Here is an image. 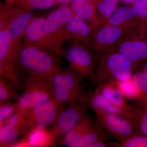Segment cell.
<instances>
[{
    "instance_id": "cell-1",
    "label": "cell",
    "mask_w": 147,
    "mask_h": 147,
    "mask_svg": "<svg viewBox=\"0 0 147 147\" xmlns=\"http://www.w3.org/2000/svg\"><path fill=\"white\" fill-rule=\"evenodd\" d=\"M18 60L21 65L31 73L33 79L50 81L59 69L51 55L36 45H26L21 49Z\"/></svg>"
},
{
    "instance_id": "cell-2",
    "label": "cell",
    "mask_w": 147,
    "mask_h": 147,
    "mask_svg": "<svg viewBox=\"0 0 147 147\" xmlns=\"http://www.w3.org/2000/svg\"><path fill=\"white\" fill-rule=\"evenodd\" d=\"M82 78L71 69L68 70L59 69L50 80L53 99L61 105L73 101L79 95Z\"/></svg>"
},
{
    "instance_id": "cell-3",
    "label": "cell",
    "mask_w": 147,
    "mask_h": 147,
    "mask_svg": "<svg viewBox=\"0 0 147 147\" xmlns=\"http://www.w3.org/2000/svg\"><path fill=\"white\" fill-rule=\"evenodd\" d=\"M87 103L76 98L67 108L61 111L54 123L52 133L55 136L64 135L76 127L86 117Z\"/></svg>"
},
{
    "instance_id": "cell-4",
    "label": "cell",
    "mask_w": 147,
    "mask_h": 147,
    "mask_svg": "<svg viewBox=\"0 0 147 147\" xmlns=\"http://www.w3.org/2000/svg\"><path fill=\"white\" fill-rule=\"evenodd\" d=\"M32 80L18 98L17 104L20 110L27 111L53 99V88L50 81L34 79Z\"/></svg>"
},
{
    "instance_id": "cell-5",
    "label": "cell",
    "mask_w": 147,
    "mask_h": 147,
    "mask_svg": "<svg viewBox=\"0 0 147 147\" xmlns=\"http://www.w3.org/2000/svg\"><path fill=\"white\" fill-rule=\"evenodd\" d=\"M97 123L108 134L119 141L135 133L134 123L122 116L100 110H94Z\"/></svg>"
},
{
    "instance_id": "cell-6",
    "label": "cell",
    "mask_w": 147,
    "mask_h": 147,
    "mask_svg": "<svg viewBox=\"0 0 147 147\" xmlns=\"http://www.w3.org/2000/svg\"><path fill=\"white\" fill-rule=\"evenodd\" d=\"M60 106L52 99L24 111L27 128L30 129L36 127L46 128L54 123L60 113L59 108Z\"/></svg>"
},
{
    "instance_id": "cell-7",
    "label": "cell",
    "mask_w": 147,
    "mask_h": 147,
    "mask_svg": "<svg viewBox=\"0 0 147 147\" xmlns=\"http://www.w3.org/2000/svg\"><path fill=\"white\" fill-rule=\"evenodd\" d=\"M65 57L71 69L82 78L97 80V77L94 72L93 59L86 48L80 45H74L67 50Z\"/></svg>"
},
{
    "instance_id": "cell-8",
    "label": "cell",
    "mask_w": 147,
    "mask_h": 147,
    "mask_svg": "<svg viewBox=\"0 0 147 147\" xmlns=\"http://www.w3.org/2000/svg\"><path fill=\"white\" fill-rule=\"evenodd\" d=\"M10 31L5 26H1L0 30V67L2 75L11 76L13 74V62L19 53L16 52Z\"/></svg>"
},
{
    "instance_id": "cell-9",
    "label": "cell",
    "mask_w": 147,
    "mask_h": 147,
    "mask_svg": "<svg viewBox=\"0 0 147 147\" xmlns=\"http://www.w3.org/2000/svg\"><path fill=\"white\" fill-rule=\"evenodd\" d=\"M73 14L70 6L64 5L45 17L44 28L50 43H53V37L56 35L57 36V34H64L66 25Z\"/></svg>"
},
{
    "instance_id": "cell-10",
    "label": "cell",
    "mask_w": 147,
    "mask_h": 147,
    "mask_svg": "<svg viewBox=\"0 0 147 147\" xmlns=\"http://www.w3.org/2000/svg\"><path fill=\"white\" fill-rule=\"evenodd\" d=\"M106 67L111 78L110 81H125L131 79L133 64L119 52L110 54L106 60Z\"/></svg>"
},
{
    "instance_id": "cell-11",
    "label": "cell",
    "mask_w": 147,
    "mask_h": 147,
    "mask_svg": "<svg viewBox=\"0 0 147 147\" xmlns=\"http://www.w3.org/2000/svg\"><path fill=\"white\" fill-rule=\"evenodd\" d=\"M9 16L8 20L1 26L5 25L10 31L13 42L18 47V40L24 35L26 29L29 23L33 18L32 13L30 11L9 6Z\"/></svg>"
},
{
    "instance_id": "cell-12",
    "label": "cell",
    "mask_w": 147,
    "mask_h": 147,
    "mask_svg": "<svg viewBox=\"0 0 147 147\" xmlns=\"http://www.w3.org/2000/svg\"><path fill=\"white\" fill-rule=\"evenodd\" d=\"M119 52L134 65L140 63L147 59V45L144 40L124 41L119 45Z\"/></svg>"
},
{
    "instance_id": "cell-13",
    "label": "cell",
    "mask_w": 147,
    "mask_h": 147,
    "mask_svg": "<svg viewBox=\"0 0 147 147\" xmlns=\"http://www.w3.org/2000/svg\"><path fill=\"white\" fill-rule=\"evenodd\" d=\"M45 17L40 16L33 18L26 29L24 36L26 45H36L39 47L41 45L49 44L47 35L44 28Z\"/></svg>"
},
{
    "instance_id": "cell-14",
    "label": "cell",
    "mask_w": 147,
    "mask_h": 147,
    "mask_svg": "<svg viewBox=\"0 0 147 147\" xmlns=\"http://www.w3.org/2000/svg\"><path fill=\"white\" fill-rule=\"evenodd\" d=\"M97 89L111 103L130 113L133 117L134 106L127 103L126 98L116 88L114 82L101 83Z\"/></svg>"
},
{
    "instance_id": "cell-15",
    "label": "cell",
    "mask_w": 147,
    "mask_h": 147,
    "mask_svg": "<svg viewBox=\"0 0 147 147\" xmlns=\"http://www.w3.org/2000/svg\"><path fill=\"white\" fill-rule=\"evenodd\" d=\"M88 102L93 110H102L122 116L130 120L132 118L131 114L111 103L97 89L91 96Z\"/></svg>"
},
{
    "instance_id": "cell-16",
    "label": "cell",
    "mask_w": 147,
    "mask_h": 147,
    "mask_svg": "<svg viewBox=\"0 0 147 147\" xmlns=\"http://www.w3.org/2000/svg\"><path fill=\"white\" fill-rule=\"evenodd\" d=\"M30 132L25 141L27 146L42 147L52 145L54 134L45 128L36 127L30 129Z\"/></svg>"
},
{
    "instance_id": "cell-17",
    "label": "cell",
    "mask_w": 147,
    "mask_h": 147,
    "mask_svg": "<svg viewBox=\"0 0 147 147\" xmlns=\"http://www.w3.org/2000/svg\"><path fill=\"white\" fill-rule=\"evenodd\" d=\"M69 4L74 14L82 20L88 23L94 19L96 8L94 3L89 0H72Z\"/></svg>"
},
{
    "instance_id": "cell-18",
    "label": "cell",
    "mask_w": 147,
    "mask_h": 147,
    "mask_svg": "<svg viewBox=\"0 0 147 147\" xmlns=\"http://www.w3.org/2000/svg\"><path fill=\"white\" fill-rule=\"evenodd\" d=\"M65 34L77 38H84L90 36L91 28L87 22L74 14L65 27Z\"/></svg>"
},
{
    "instance_id": "cell-19",
    "label": "cell",
    "mask_w": 147,
    "mask_h": 147,
    "mask_svg": "<svg viewBox=\"0 0 147 147\" xmlns=\"http://www.w3.org/2000/svg\"><path fill=\"white\" fill-rule=\"evenodd\" d=\"M122 34L120 26L108 25L98 31L95 36L97 43L102 45H110L117 42Z\"/></svg>"
},
{
    "instance_id": "cell-20",
    "label": "cell",
    "mask_w": 147,
    "mask_h": 147,
    "mask_svg": "<svg viewBox=\"0 0 147 147\" xmlns=\"http://www.w3.org/2000/svg\"><path fill=\"white\" fill-rule=\"evenodd\" d=\"M94 124L92 120L86 116L76 127L64 135V145L73 147L74 144Z\"/></svg>"
},
{
    "instance_id": "cell-21",
    "label": "cell",
    "mask_w": 147,
    "mask_h": 147,
    "mask_svg": "<svg viewBox=\"0 0 147 147\" xmlns=\"http://www.w3.org/2000/svg\"><path fill=\"white\" fill-rule=\"evenodd\" d=\"M7 6L28 11L44 10L57 4L55 0H7Z\"/></svg>"
},
{
    "instance_id": "cell-22",
    "label": "cell",
    "mask_w": 147,
    "mask_h": 147,
    "mask_svg": "<svg viewBox=\"0 0 147 147\" xmlns=\"http://www.w3.org/2000/svg\"><path fill=\"white\" fill-rule=\"evenodd\" d=\"M108 135V133L96 122L79 139L73 147H89L90 145L96 141H105Z\"/></svg>"
},
{
    "instance_id": "cell-23",
    "label": "cell",
    "mask_w": 147,
    "mask_h": 147,
    "mask_svg": "<svg viewBox=\"0 0 147 147\" xmlns=\"http://www.w3.org/2000/svg\"><path fill=\"white\" fill-rule=\"evenodd\" d=\"M24 125H16L4 123L1 124L0 142L2 145H10L15 143L21 133L27 129Z\"/></svg>"
},
{
    "instance_id": "cell-24",
    "label": "cell",
    "mask_w": 147,
    "mask_h": 147,
    "mask_svg": "<svg viewBox=\"0 0 147 147\" xmlns=\"http://www.w3.org/2000/svg\"><path fill=\"white\" fill-rule=\"evenodd\" d=\"M134 107L132 121L135 127V134L147 136V100H142Z\"/></svg>"
},
{
    "instance_id": "cell-25",
    "label": "cell",
    "mask_w": 147,
    "mask_h": 147,
    "mask_svg": "<svg viewBox=\"0 0 147 147\" xmlns=\"http://www.w3.org/2000/svg\"><path fill=\"white\" fill-rule=\"evenodd\" d=\"M136 16L137 13L133 6H123L117 7L108 18V24L120 26Z\"/></svg>"
},
{
    "instance_id": "cell-26",
    "label": "cell",
    "mask_w": 147,
    "mask_h": 147,
    "mask_svg": "<svg viewBox=\"0 0 147 147\" xmlns=\"http://www.w3.org/2000/svg\"><path fill=\"white\" fill-rule=\"evenodd\" d=\"M114 82L116 88L127 99L138 100L140 101L144 100V96L142 92L131 79L125 81H115Z\"/></svg>"
},
{
    "instance_id": "cell-27",
    "label": "cell",
    "mask_w": 147,
    "mask_h": 147,
    "mask_svg": "<svg viewBox=\"0 0 147 147\" xmlns=\"http://www.w3.org/2000/svg\"><path fill=\"white\" fill-rule=\"evenodd\" d=\"M113 144V146L122 147H147V136L134 134Z\"/></svg>"
},
{
    "instance_id": "cell-28",
    "label": "cell",
    "mask_w": 147,
    "mask_h": 147,
    "mask_svg": "<svg viewBox=\"0 0 147 147\" xmlns=\"http://www.w3.org/2000/svg\"><path fill=\"white\" fill-rule=\"evenodd\" d=\"M119 0H98L97 9L100 15L108 19L117 8Z\"/></svg>"
},
{
    "instance_id": "cell-29",
    "label": "cell",
    "mask_w": 147,
    "mask_h": 147,
    "mask_svg": "<svg viewBox=\"0 0 147 147\" xmlns=\"http://www.w3.org/2000/svg\"><path fill=\"white\" fill-rule=\"evenodd\" d=\"M131 80L139 88L144 96L143 100H147V74L143 71L133 74Z\"/></svg>"
},
{
    "instance_id": "cell-30",
    "label": "cell",
    "mask_w": 147,
    "mask_h": 147,
    "mask_svg": "<svg viewBox=\"0 0 147 147\" xmlns=\"http://www.w3.org/2000/svg\"><path fill=\"white\" fill-rule=\"evenodd\" d=\"M17 103L16 104H11L10 103H1L0 108V122L1 124L3 123L9 117L14 113L19 111Z\"/></svg>"
},
{
    "instance_id": "cell-31",
    "label": "cell",
    "mask_w": 147,
    "mask_h": 147,
    "mask_svg": "<svg viewBox=\"0 0 147 147\" xmlns=\"http://www.w3.org/2000/svg\"><path fill=\"white\" fill-rule=\"evenodd\" d=\"M133 6L137 16L147 22V0H138L134 3Z\"/></svg>"
},
{
    "instance_id": "cell-32",
    "label": "cell",
    "mask_w": 147,
    "mask_h": 147,
    "mask_svg": "<svg viewBox=\"0 0 147 147\" xmlns=\"http://www.w3.org/2000/svg\"><path fill=\"white\" fill-rule=\"evenodd\" d=\"M10 88L5 81L1 79L0 83V100L1 103H4L9 101L11 98Z\"/></svg>"
},
{
    "instance_id": "cell-33",
    "label": "cell",
    "mask_w": 147,
    "mask_h": 147,
    "mask_svg": "<svg viewBox=\"0 0 147 147\" xmlns=\"http://www.w3.org/2000/svg\"><path fill=\"white\" fill-rule=\"evenodd\" d=\"M112 146V144H109L105 142V140H100L92 143L89 147H108Z\"/></svg>"
},
{
    "instance_id": "cell-34",
    "label": "cell",
    "mask_w": 147,
    "mask_h": 147,
    "mask_svg": "<svg viewBox=\"0 0 147 147\" xmlns=\"http://www.w3.org/2000/svg\"><path fill=\"white\" fill-rule=\"evenodd\" d=\"M57 4L64 5H68L70 3L72 0H55Z\"/></svg>"
},
{
    "instance_id": "cell-35",
    "label": "cell",
    "mask_w": 147,
    "mask_h": 147,
    "mask_svg": "<svg viewBox=\"0 0 147 147\" xmlns=\"http://www.w3.org/2000/svg\"><path fill=\"white\" fill-rule=\"evenodd\" d=\"M138 0H119L120 1L126 4L133 3L136 2Z\"/></svg>"
},
{
    "instance_id": "cell-36",
    "label": "cell",
    "mask_w": 147,
    "mask_h": 147,
    "mask_svg": "<svg viewBox=\"0 0 147 147\" xmlns=\"http://www.w3.org/2000/svg\"><path fill=\"white\" fill-rule=\"evenodd\" d=\"M147 23V22H146ZM145 28L144 29V41L147 45V23L146 25L145 26Z\"/></svg>"
},
{
    "instance_id": "cell-37",
    "label": "cell",
    "mask_w": 147,
    "mask_h": 147,
    "mask_svg": "<svg viewBox=\"0 0 147 147\" xmlns=\"http://www.w3.org/2000/svg\"><path fill=\"white\" fill-rule=\"evenodd\" d=\"M143 71H144V72L147 74V61L146 62V63H145L144 67H143Z\"/></svg>"
},
{
    "instance_id": "cell-38",
    "label": "cell",
    "mask_w": 147,
    "mask_h": 147,
    "mask_svg": "<svg viewBox=\"0 0 147 147\" xmlns=\"http://www.w3.org/2000/svg\"><path fill=\"white\" fill-rule=\"evenodd\" d=\"M89 1H92V2L95 3H97V2L98 1V0H89Z\"/></svg>"
}]
</instances>
